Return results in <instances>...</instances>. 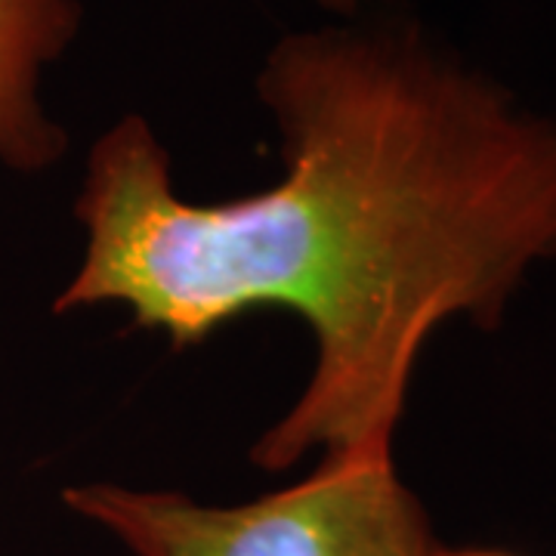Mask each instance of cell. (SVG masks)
<instances>
[{"mask_svg":"<svg viewBox=\"0 0 556 556\" xmlns=\"http://www.w3.org/2000/svg\"><path fill=\"white\" fill-rule=\"evenodd\" d=\"M254 90L285 174L195 204L142 115L90 146L84 257L53 313L121 306L182 353L257 309L309 325L316 365L251 445L285 473L309 452L393 445L417 356L448 318L495 328L556 260V115L408 16L288 31Z\"/></svg>","mask_w":556,"mask_h":556,"instance_id":"6da1fadb","label":"cell"},{"mask_svg":"<svg viewBox=\"0 0 556 556\" xmlns=\"http://www.w3.org/2000/svg\"><path fill=\"white\" fill-rule=\"evenodd\" d=\"M62 504L134 556H430V517L399 479L393 445L321 457L316 470L244 504L115 482L68 485Z\"/></svg>","mask_w":556,"mask_h":556,"instance_id":"7a4b0ae2","label":"cell"},{"mask_svg":"<svg viewBox=\"0 0 556 556\" xmlns=\"http://www.w3.org/2000/svg\"><path fill=\"white\" fill-rule=\"evenodd\" d=\"M84 28L80 0H0V164L35 177L60 164L68 134L43 109V72Z\"/></svg>","mask_w":556,"mask_h":556,"instance_id":"3957f363","label":"cell"},{"mask_svg":"<svg viewBox=\"0 0 556 556\" xmlns=\"http://www.w3.org/2000/svg\"><path fill=\"white\" fill-rule=\"evenodd\" d=\"M321 10L334 13L340 20H350V16H358L362 13V0H316Z\"/></svg>","mask_w":556,"mask_h":556,"instance_id":"277c9868","label":"cell"},{"mask_svg":"<svg viewBox=\"0 0 556 556\" xmlns=\"http://www.w3.org/2000/svg\"><path fill=\"white\" fill-rule=\"evenodd\" d=\"M430 556H517V554H507V551H482V547H473V551H442V547H437Z\"/></svg>","mask_w":556,"mask_h":556,"instance_id":"5b68a950","label":"cell"}]
</instances>
